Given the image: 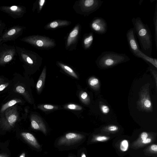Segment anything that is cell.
<instances>
[{
    "mask_svg": "<svg viewBox=\"0 0 157 157\" xmlns=\"http://www.w3.org/2000/svg\"><path fill=\"white\" fill-rule=\"evenodd\" d=\"M132 21L134 33L140 43L141 51L147 56L151 57L152 40L148 25L144 24L139 17H133Z\"/></svg>",
    "mask_w": 157,
    "mask_h": 157,
    "instance_id": "obj_1",
    "label": "cell"
},
{
    "mask_svg": "<svg viewBox=\"0 0 157 157\" xmlns=\"http://www.w3.org/2000/svg\"><path fill=\"white\" fill-rule=\"evenodd\" d=\"M130 58L125 54L113 51L103 52L96 61L98 67L101 69H107L128 61Z\"/></svg>",
    "mask_w": 157,
    "mask_h": 157,
    "instance_id": "obj_2",
    "label": "cell"
},
{
    "mask_svg": "<svg viewBox=\"0 0 157 157\" xmlns=\"http://www.w3.org/2000/svg\"><path fill=\"white\" fill-rule=\"evenodd\" d=\"M126 36L129 49L132 54L135 57L141 58L157 68V59L147 56L141 51L137 41L133 28H131L128 30Z\"/></svg>",
    "mask_w": 157,
    "mask_h": 157,
    "instance_id": "obj_3",
    "label": "cell"
},
{
    "mask_svg": "<svg viewBox=\"0 0 157 157\" xmlns=\"http://www.w3.org/2000/svg\"><path fill=\"white\" fill-rule=\"evenodd\" d=\"M17 55L16 46L2 43L0 44V65H5L15 59Z\"/></svg>",
    "mask_w": 157,
    "mask_h": 157,
    "instance_id": "obj_4",
    "label": "cell"
},
{
    "mask_svg": "<svg viewBox=\"0 0 157 157\" xmlns=\"http://www.w3.org/2000/svg\"><path fill=\"white\" fill-rule=\"evenodd\" d=\"M18 118L16 107L13 106L11 107L6 110L4 115L1 118V125L5 129H10L14 126Z\"/></svg>",
    "mask_w": 157,
    "mask_h": 157,
    "instance_id": "obj_5",
    "label": "cell"
},
{
    "mask_svg": "<svg viewBox=\"0 0 157 157\" xmlns=\"http://www.w3.org/2000/svg\"><path fill=\"white\" fill-rule=\"evenodd\" d=\"M25 27L19 25L11 27L3 32L1 36L2 39V43L14 41L22 35Z\"/></svg>",
    "mask_w": 157,
    "mask_h": 157,
    "instance_id": "obj_6",
    "label": "cell"
},
{
    "mask_svg": "<svg viewBox=\"0 0 157 157\" xmlns=\"http://www.w3.org/2000/svg\"><path fill=\"white\" fill-rule=\"evenodd\" d=\"M0 10L6 13L14 19L22 17L26 12L25 8L22 6H2Z\"/></svg>",
    "mask_w": 157,
    "mask_h": 157,
    "instance_id": "obj_7",
    "label": "cell"
},
{
    "mask_svg": "<svg viewBox=\"0 0 157 157\" xmlns=\"http://www.w3.org/2000/svg\"><path fill=\"white\" fill-rule=\"evenodd\" d=\"M149 87H144L141 90L139 99L138 101V105L142 109L146 111H152V106L149 94Z\"/></svg>",
    "mask_w": 157,
    "mask_h": 157,
    "instance_id": "obj_8",
    "label": "cell"
},
{
    "mask_svg": "<svg viewBox=\"0 0 157 157\" xmlns=\"http://www.w3.org/2000/svg\"><path fill=\"white\" fill-rule=\"evenodd\" d=\"M20 40L36 47H48L53 44L50 40L36 36H31L21 38Z\"/></svg>",
    "mask_w": 157,
    "mask_h": 157,
    "instance_id": "obj_9",
    "label": "cell"
},
{
    "mask_svg": "<svg viewBox=\"0 0 157 157\" xmlns=\"http://www.w3.org/2000/svg\"><path fill=\"white\" fill-rule=\"evenodd\" d=\"M84 137V136L80 134L69 132L59 140L57 145L59 146L70 145L79 142Z\"/></svg>",
    "mask_w": 157,
    "mask_h": 157,
    "instance_id": "obj_10",
    "label": "cell"
},
{
    "mask_svg": "<svg viewBox=\"0 0 157 157\" xmlns=\"http://www.w3.org/2000/svg\"><path fill=\"white\" fill-rule=\"evenodd\" d=\"M90 26L92 30L98 34H105L108 29L107 24L106 21L100 17H95L91 21Z\"/></svg>",
    "mask_w": 157,
    "mask_h": 157,
    "instance_id": "obj_11",
    "label": "cell"
},
{
    "mask_svg": "<svg viewBox=\"0 0 157 157\" xmlns=\"http://www.w3.org/2000/svg\"><path fill=\"white\" fill-rule=\"evenodd\" d=\"M31 125L34 129L40 130L44 134L47 132L46 126L40 117L36 115H32L31 117Z\"/></svg>",
    "mask_w": 157,
    "mask_h": 157,
    "instance_id": "obj_12",
    "label": "cell"
},
{
    "mask_svg": "<svg viewBox=\"0 0 157 157\" xmlns=\"http://www.w3.org/2000/svg\"><path fill=\"white\" fill-rule=\"evenodd\" d=\"M21 135L29 144L37 149H39L40 146L35 136L32 134L27 132H23Z\"/></svg>",
    "mask_w": 157,
    "mask_h": 157,
    "instance_id": "obj_13",
    "label": "cell"
},
{
    "mask_svg": "<svg viewBox=\"0 0 157 157\" xmlns=\"http://www.w3.org/2000/svg\"><path fill=\"white\" fill-rule=\"evenodd\" d=\"M46 74V68L44 67L40 75L36 85L37 90L39 92L40 91L43 86Z\"/></svg>",
    "mask_w": 157,
    "mask_h": 157,
    "instance_id": "obj_14",
    "label": "cell"
},
{
    "mask_svg": "<svg viewBox=\"0 0 157 157\" xmlns=\"http://www.w3.org/2000/svg\"><path fill=\"white\" fill-rule=\"evenodd\" d=\"M153 23L155 27V41L157 49V0L156 1L155 11L153 17Z\"/></svg>",
    "mask_w": 157,
    "mask_h": 157,
    "instance_id": "obj_15",
    "label": "cell"
},
{
    "mask_svg": "<svg viewBox=\"0 0 157 157\" xmlns=\"http://www.w3.org/2000/svg\"><path fill=\"white\" fill-rule=\"evenodd\" d=\"M21 101V100L19 99H14L7 102L2 106L1 110V112L3 113L8 108Z\"/></svg>",
    "mask_w": 157,
    "mask_h": 157,
    "instance_id": "obj_16",
    "label": "cell"
},
{
    "mask_svg": "<svg viewBox=\"0 0 157 157\" xmlns=\"http://www.w3.org/2000/svg\"><path fill=\"white\" fill-rule=\"evenodd\" d=\"M93 40V34L92 33H90L85 37L83 40V44L85 48L88 49L90 47Z\"/></svg>",
    "mask_w": 157,
    "mask_h": 157,
    "instance_id": "obj_17",
    "label": "cell"
},
{
    "mask_svg": "<svg viewBox=\"0 0 157 157\" xmlns=\"http://www.w3.org/2000/svg\"><path fill=\"white\" fill-rule=\"evenodd\" d=\"M78 33V27H76L70 33L67 39V46L70 45L77 36Z\"/></svg>",
    "mask_w": 157,
    "mask_h": 157,
    "instance_id": "obj_18",
    "label": "cell"
},
{
    "mask_svg": "<svg viewBox=\"0 0 157 157\" xmlns=\"http://www.w3.org/2000/svg\"><path fill=\"white\" fill-rule=\"evenodd\" d=\"M59 64L62 68L69 75L75 78H78V76L70 67L61 63H59Z\"/></svg>",
    "mask_w": 157,
    "mask_h": 157,
    "instance_id": "obj_19",
    "label": "cell"
},
{
    "mask_svg": "<svg viewBox=\"0 0 157 157\" xmlns=\"http://www.w3.org/2000/svg\"><path fill=\"white\" fill-rule=\"evenodd\" d=\"M90 85L93 87H98L99 84V81L98 78L95 77H92L89 80Z\"/></svg>",
    "mask_w": 157,
    "mask_h": 157,
    "instance_id": "obj_20",
    "label": "cell"
},
{
    "mask_svg": "<svg viewBox=\"0 0 157 157\" xmlns=\"http://www.w3.org/2000/svg\"><path fill=\"white\" fill-rule=\"evenodd\" d=\"M129 144L128 141L126 140L121 141L120 145V149L122 151H126L128 148Z\"/></svg>",
    "mask_w": 157,
    "mask_h": 157,
    "instance_id": "obj_21",
    "label": "cell"
},
{
    "mask_svg": "<svg viewBox=\"0 0 157 157\" xmlns=\"http://www.w3.org/2000/svg\"><path fill=\"white\" fill-rule=\"evenodd\" d=\"M100 107L102 112L104 114H108L110 111L109 106L105 104H100Z\"/></svg>",
    "mask_w": 157,
    "mask_h": 157,
    "instance_id": "obj_22",
    "label": "cell"
},
{
    "mask_svg": "<svg viewBox=\"0 0 157 157\" xmlns=\"http://www.w3.org/2000/svg\"><path fill=\"white\" fill-rule=\"evenodd\" d=\"M67 108L70 109L76 110H80L82 109L81 106L74 104L68 105L67 106Z\"/></svg>",
    "mask_w": 157,
    "mask_h": 157,
    "instance_id": "obj_23",
    "label": "cell"
},
{
    "mask_svg": "<svg viewBox=\"0 0 157 157\" xmlns=\"http://www.w3.org/2000/svg\"><path fill=\"white\" fill-rule=\"evenodd\" d=\"M6 25L4 22L0 21V36H1L3 33V31L6 28Z\"/></svg>",
    "mask_w": 157,
    "mask_h": 157,
    "instance_id": "obj_24",
    "label": "cell"
},
{
    "mask_svg": "<svg viewBox=\"0 0 157 157\" xmlns=\"http://www.w3.org/2000/svg\"><path fill=\"white\" fill-rule=\"evenodd\" d=\"M108 130L110 132H115L118 129V127L117 126L111 125L109 126L107 128Z\"/></svg>",
    "mask_w": 157,
    "mask_h": 157,
    "instance_id": "obj_25",
    "label": "cell"
},
{
    "mask_svg": "<svg viewBox=\"0 0 157 157\" xmlns=\"http://www.w3.org/2000/svg\"><path fill=\"white\" fill-rule=\"evenodd\" d=\"M16 91L18 93L23 94L25 92V89L24 88L21 86H18L16 88Z\"/></svg>",
    "mask_w": 157,
    "mask_h": 157,
    "instance_id": "obj_26",
    "label": "cell"
},
{
    "mask_svg": "<svg viewBox=\"0 0 157 157\" xmlns=\"http://www.w3.org/2000/svg\"><path fill=\"white\" fill-rule=\"evenodd\" d=\"M108 138L107 137L104 136H97L95 138L96 140L100 141L105 140L107 139Z\"/></svg>",
    "mask_w": 157,
    "mask_h": 157,
    "instance_id": "obj_27",
    "label": "cell"
},
{
    "mask_svg": "<svg viewBox=\"0 0 157 157\" xmlns=\"http://www.w3.org/2000/svg\"><path fill=\"white\" fill-rule=\"evenodd\" d=\"M59 25L58 23L56 21L51 22L50 24V26L52 28H55L57 27Z\"/></svg>",
    "mask_w": 157,
    "mask_h": 157,
    "instance_id": "obj_28",
    "label": "cell"
},
{
    "mask_svg": "<svg viewBox=\"0 0 157 157\" xmlns=\"http://www.w3.org/2000/svg\"><path fill=\"white\" fill-rule=\"evenodd\" d=\"M81 97L82 99L85 100L88 98V94L86 92H84L81 94Z\"/></svg>",
    "mask_w": 157,
    "mask_h": 157,
    "instance_id": "obj_29",
    "label": "cell"
},
{
    "mask_svg": "<svg viewBox=\"0 0 157 157\" xmlns=\"http://www.w3.org/2000/svg\"><path fill=\"white\" fill-rule=\"evenodd\" d=\"M141 136V139L143 140H144L147 138L148 137V134L146 132H143L142 133Z\"/></svg>",
    "mask_w": 157,
    "mask_h": 157,
    "instance_id": "obj_30",
    "label": "cell"
},
{
    "mask_svg": "<svg viewBox=\"0 0 157 157\" xmlns=\"http://www.w3.org/2000/svg\"><path fill=\"white\" fill-rule=\"evenodd\" d=\"M9 85V83H7L0 85V91L3 90Z\"/></svg>",
    "mask_w": 157,
    "mask_h": 157,
    "instance_id": "obj_31",
    "label": "cell"
},
{
    "mask_svg": "<svg viewBox=\"0 0 157 157\" xmlns=\"http://www.w3.org/2000/svg\"><path fill=\"white\" fill-rule=\"evenodd\" d=\"M43 107L44 108L47 109H52L54 108V107L53 105H44Z\"/></svg>",
    "mask_w": 157,
    "mask_h": 157,
    "instance_id": "obj_32",
    "label": "cell"
},
{
    "mask_svg": "<svg viewBox=\"0 0 157 157\" xmlns=\"http://www.w3.org/2000/svg\"><path fill=\"white\" fill-rule=\"evenodd\" d=\"M151 141L150 138H147L146 139L143 140L142 143L144 144H147L150 143Z\"/></svg>",
    "mask_w": 157,
    "mask_h": 157,
    "instance_id": "obj_33",
    "label": "cell"
},
{
    "mask_svg": "<svg viewBox=\"0 0 157 157\" xmlns=\"http://www.w3.org/2000/svg\"><path fill=\"white\" fill-rule=\"evenodd\" d=\"M151 149L155 152L157 151V145L156 144H153L151 146Z\"/></svg>",
    "mask_w": 157,
    "mask_h": 157,
    "instance_id": "obj_34",
    "label": "cell"
},
{
    "mask_svg": "<svg viewBox=\"0 0 157 157\" xmlns=\"http://www.w3.org/2000/svg\"><path fill=\"white\" fill-rule=\"evenodd\" d=\"M45 1L44 0H40V1L39 5L40 6V9H41L42 6L44 5Z\"/></svg>",
    "mask_w": 157,
    "mask_h": 157,
    "instance_id": "obj_35",
    "label": "cell"
},
{
    "mask_svg": "<svg viewBox=\"0 0 157 157\" xmlns=\"http://www.w3.org/2000/svg\"><path fill=\"white\" fill-rule=\"evenodd\" d=\"M25 157V152L21 154L19 157Z\"/></svg>",
    "mask_w": 157,
    "mask_h": 157,
    "instance_id": "obj_36",
    "label": "cell"
},
{
    "mask_svg": "<svg viewBox=\"0 0 157 157\" xmlns=\"http://www.w3.org/2000/svg\"><path fill=\"white\" fill-rule=\"evenodd\" d=\"M0 157H8L7 156L5 155L0 154Z\"/></svg>",
    "mask_w": 157,
    "mask_h": 157,
    "instance_id": "obj_37",
    "label": "cell"
},
{
    "mask_svg": "<svg viewBox=\"0 0 157 157\" xmlns=\"http://www.w3.org/2000/svg\"><path fill=\"white\" fill-rule=\"evenodd\" d=\"M81 157H86L85 154L83 153L81 155Z\"/></svg>",
    "mask_w": 157,
    "mask_h": 157,
    "instance_id": "obj_38",
    "label": "cell"
},
{
    "mask_svg": "<svg viewBox=\"0 0 157 157\" xmlns=\"http://www.w3.org/2000/svg\"><path fill=\"white\" fill-rule=\"evenodd\" d=\"M2 36H0V44H2Z\"/></svg>",
    "mask_w": 157,
    "mask_h": 157,
    "instance_id": "obj_39",
    "label": "cell"
},
{
    "mask_svg": "<svg viewBox=\"0 0 157 157\" xmlns=\"http://www.w3.org/2000/svg\"><path fill=\"white\" fill-rule=\"evenodd\" d=\"M69 157H72V156H70Z\"/></svg>",
    "mask_w": 157,
    "mask_h": 157,
    "instance_id": "obj_40",
    "label": "cell"
}]
</instances>
